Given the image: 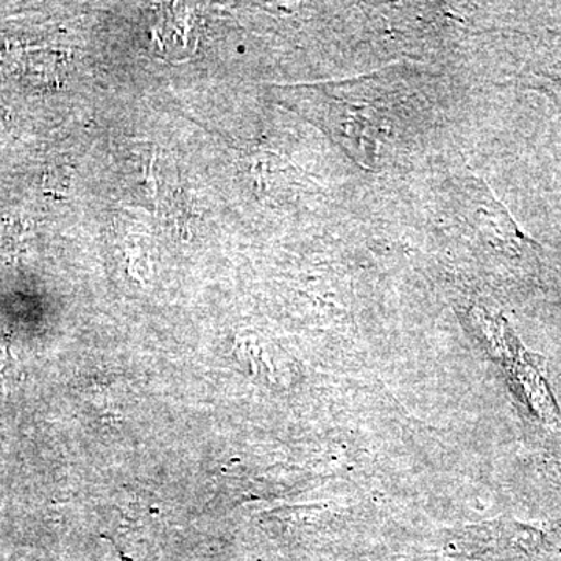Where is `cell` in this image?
Masks as SVG:
<instances>
[{
    "instance_id": "1",
    "label": "cell",
    "mask_w": 561,
    "mask_h": 561,
    "mask_svg": "<svg viewBox=\"0 0 561 561\" xmlns=\"http://www.w3.org/2000/svg\"><path fill=\"white\" fill-rule=\"evenodd\" d=\"M379 76L348 80L339 84L342 98H335V138L346 147L351 158L365 168L375 165L379 138L389 130L391 101L387 83H379Z\"/></svg>"
},
{
    "instance_id": "2",
    "label": "cell",
    "mask_w": 561,
    "mask_h": 561,
    "mask_svg": "<svg viewBox=\"0 0 561 561\" xmlns=\"http://www.w3.org/2000/svg\"><path fill=\"white\" fill-rule=\"evenodd\" d=\"M524 76L527 87L545 92L561 116V35H548L538 43Z\"/></svg>"
}]
</instances>
